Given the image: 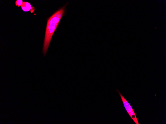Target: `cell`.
Listing matches in <instances>:
<instances>
[{
    "instance_id": "cell-1",
    "label": "cell",
    "mask_w": 166,
    "mask_h": 124,
    "mask_svg": "<svg viewBox=\"0 0 166 124\" xmlns=\"http://www.w3.org/2000/svg\"><path fill=\"white\" fill-rule=\"evenodd\" d=\"M58 25L53 24L47 25L42 50L44 56L46 54L52 36Z\"/></svg>"
},
{
    "instance_id": "cell-2",
    "label": "cell",
    "mask_w": 166,
    "mask_h": 124,
    "mask_svg": "<svg viewBox=\"0 0 166 124\" xmlns=\"http://www.w3.org/2000/svg\"><path fill=\"white\" fill-rule=\"evenodd\" d=\"M119 94L123 104L129 115L137 124H139L135 113L131 106L126 100L123 96L119 90H117Z\"/></svg>"
},
{
    "instance_id": "cell-3",
    "label": "cell",
    "mask_w": 166,
    "mask_h": 124,
    "mask_svg": "<svg viewBox=\"0 0 166 124\" xmlns=\"http://www.w3.org/2000/svg\"><path fill=\"white\" fill-rule=\"evenodd\" d=\"M65 6L58 10L48 19L47 25L53 24L58 25L61 18L63 16Z\"/></svg>"
},
{
    "instance_id": "cell-4",
    "label": "cell",
    "mask_w": 166,
    "mask_h": 124,
    "mask_svg": "<svg viewBox=\"0 0 166 124\" xmlns=\"http://www.w3.org/2000/svg\"><path fill=\"white\" fill-rule=\"evenodd\" d=\"M21 6L22 10L24 12L29 11L31 9V6L30 4L27 2H23Z\"/></svg>"
},
{
    "instance_id": "cell-5",
    "label": "cell",
    "mask_w": 166,
    "mask_h": 124,
    "mask_svg": "<svg viewBox=\"0 0 166 124\" xmlns=\"http://www.w3.org/2000/svg\"><path fill=\"white\" fill-rule=\"evenodd\" d=\"M23 2L22 0H17L15 2V5L18 7H19L21 6Z\"/></svg>"
}]
</instances>
